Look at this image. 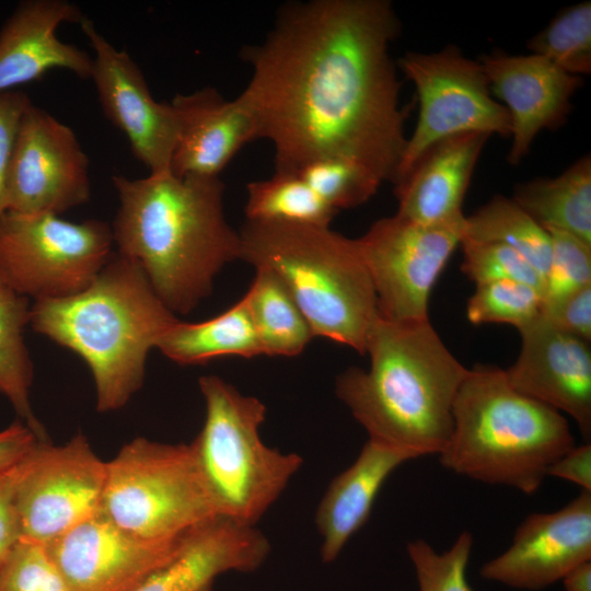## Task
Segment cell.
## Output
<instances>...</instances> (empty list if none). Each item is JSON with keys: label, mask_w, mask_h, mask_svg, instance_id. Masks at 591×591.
I'll return each mask as SVG.
<instances>
[{"label": "cell", "mask_w": 591, "mask_h": 591, "mask_svg": "<svg viewBox=\"0 0 591 591\" xmlns=\"http://www.w3.org/2000/svg\"><path fill=\"white\" fill-rule=\"evenodd\" d=\"M401 28L387 0L293 1L242 49L252 76L240 95L274 147L275 173L337 157L394 184L415 104L401 106L390 54Z\"/></svg>", "instance_id": "6da1fadb"}, {"label": "cell", "mask_w": 591, "mask_h": 591, "mask_svg": "<svg viewBox=\"0 0 591 591\" xmlns=\"http://www.w3.org/2000/svg\"><path fill=\"white\" fill-rule=\"evenodd\" d=\"M119 207L112 225L117 253L141 266L175 315L189 314L213 280L240 259V234L228 222L220 177H112Z\"/></svg>", "instance_id": "7a4b0ae2"}, {"label": "cell", "mask_w": 591, "mask_h": 591, "mask_svg": "<svg viewBox=\"0 0 591 591\" xmlns=\"http://www.w3.org/2000/svg\"><path fill=\"white\" fill-rule=\"evenodd\" d=\"M364 354L369 369L341 372L335 383L337 397L370 440L410 460L439 455L451 438L453 404L468 368L430 320L394 322L378 313Z\"/></svg>", "instance_id": "3957f363"}, {"label": "cell", "mask_w": 591, "mask_h": 591, "mask_svg": "<svg viewBox=\"0 0 591 591\" xmlns=\"http://www.w3.org/2000/svg\"><path fill=\"white\" fill-rule=\"evenodd\" d=\"M177 320L139 263L116 252L83 291L34 301L30 325L86 363L96 408L106 413L123 408L140 390L150 350Z\"/></svg>", "instance_id": "277c9868"}, {"label": "cell", "mask_w": 591, "mask_h": 591, "mask_svg": "<svg viewBox=\"0 0 591 591\" xmlns=\"http://www.w3.org/2000/svg\"><path fill=\"white\" fill-rule=\"evenodd\" d=\"M573 445L561 413L512 387L503 369L479 364L457 390L452 434L439 459L455 474L532 495Z\"/></svg>", "instance_id": "5b68a950"}, {"label": "cell", "mask_w": 591, "mask_h": 591, "mask_svg": "<svg viewBox=\"0 0 591 591\" xmlns=\"http://www.w3.org/2000/svg\"><path fill=\"white\" fill-rule=\"evenodd\" d=\"M239 234L240 259L282 280L314 337L364 355L378 305L356 239L329 227L250 220Z\"/></svg>", "instance_id": "8992f818"}, {"label": "cell", "mask_w": 591, "mask_h": 591, "mask_svg": "<svg viewBox=\"0 0 591 591\" xmlns=\"http://www.w3.org/2000/svg\"><path fill=\"white\" fill-rule=\"evenodd\" d=\"M205 401L204 426L190 443L219 517L255 526L303 464L297 453L264 443L266 406L221 378L198 381Z\"/></svg>", "instance_id": "52a82bcc"}, {"label": "cell", "mask_w": 591, "mask_h": 591, "mask_svg": "<svg viewBox=\"0 0 591 591\" xmlns=\"http://www.w3.org/2000/svg\"><path fill=\"white\" fill-rule=\"evenodd\" d=\"M100 510L143 541L169 542L219 517L190 444L138 437L109 462Z\"/></svg>", "instance_id": "ba28073f"}, {"label": "cell", "mask_w": 591, "mask_h": 591, "mask_svg": "<svg viewBox=\"0 0 591 591\" xmlns=\"http://www.w3.org/2000/svg\"><path fill=\"white\" fill-rule=\"evenodd\" d=\"M113 245L112 227L101 220L5 211L0 217V279L34 301L72 297L95 280Z\"/></svg>", "instance_id": "9c48e42d"}, {"label": "cell", "mask_w": 591, "mask_h": 591, "mask_svg": "<svg viewBox=\"0 0 591 591\" xmlns=\"http://www.w3.org/2000/svg\"><path fill=\"white\" fill-rule=\"evenodd\" d=\"M396 65L415 85L419 114L394 184L428 147L444 138L467 132L510 137L509 113L493 97L479 60L447 46L436 53H406Z\"/></svg>", "instance_id": "30bf717a"}, {"label": "cell", "mask_w": 591, "mask_h": 591, "mask_svg": "<svg viewBox=\"0 0 591 591\" xmlns=\"http://www.w3.org/2000/svg\"><path fill=\"white\" fill-rule=\"evenodd\" d=\"M463 223L424 225L395 213L356 239L380 316L394 322L429 320L431 291L461 244Z\"/></svg>", "instance_id": "8fae6325"}, {"label": "cell", "mask_w": 591, "mask_h": 591, "mask_svg": "<svg viewBox=\"0 0 591 591\" xmlns=\"http://www.w3.org/2000/svg\"><path fill=\"white\" fill-rule=\"evenodd\" d=\"M106 462L82 433L63 444L39 441L20 462L15 506L21 540L48 545L101 506Z\"/></svg>", "instance_id": "7c38bea8"}, {"label": "cell", "mask_w": 591, "mask_h": 591, "mask_svg": "<svg viewBox=\"0 0 591 591\" xmlns=\"http://www.w3.org/2000/svg\"><path fill=\"white\" fill-rule=\"evenodd\" d=\"M89 159L73 130L31 103L24 111L8 175V210L60 215L89 201Z\"/></svg>", "instance_id": "4fadbf2b"}, {"label": "cell", "mask_w": 591, "mask_h": 591, "mask_svg": "<svg viewBox=\"0 0 591 591\" xmlns=\"http://www.w3.org/2000/svg\"><path fill=\"white\" fill-rule=\"evenodd\" d=\"M93 51L91 78L102 109L128 139L134 155L150 173L170 172L177 120L170 102L153 99L130 55L117 49L84 18L80 23Z\"/></svg>", "instance_id": "5bb4252c"}, {"label": "cell", "mask_w": 591, "mask_h": 591, "mask_svg": "<svg viewBox=\"0 0 591 591\" xmlns=\"http://www.w3.org/2000/svg\"><path fill=\"white\" fill-rule=\"evenodd\" d=\"M188 535L169 542L143 541L99 509L46 548L69 591H132L169 563Z\"/></svg>", "instance_id": "9a60e30c"}, {"label": "cell", "mask_w": 591, "mask_h": 591, "mask_svg": "<svg viewBox=\"0 0 591 591\" xmlns=\"http://www.w3.org/2000/svg\"><path fill=\"white\" fill-rule=\"evenodd\" d=\"M591 559V491H581L561 509L529 514L511 545L480 568L490 581L541 590Z\"/></svg>", "instance_id": "2e32d148"}, {"label": "cell", "mask_w": 591, "mask_h": 591, "mask_svg": "<svg viewBox=\"0 0 591 591\" xmlns=\"http://www.w3.org/2000/svg\"><path fill=\"white\" fill-rule=\"evenodd\" d=\"M491 94L509 113L512 139L508 162L517 165L542 130L561 127L582 78L536 55L496 51L479 59Z\"/></svg>", "instance_id": "e0dca14e"}, {"label": "cell", "mask_w": 591, "mask_h": 591, "mask_svg": "<svg viewBox=\"0 0 591 591\" xmlns=\"http://www.w3.org/2000/svg\"><path fill=\"white\" fill-rule=\"evenodd\" d=\"M519 333L520 354L505 370L509 383L520 393L568 415L590 443V344L541 316Z\"/></svg>", "instance_id": "ac0fdd59"}, {"label": "cell", "mask_w": 591, "mask_h": 591, "mask_svg": "<svg viewBox=\"0 0 591 591\" xmlns=\"http://www.w3.org/2000/svg\"><path fill=\"white\" fill-rule=\"evenodd\" d=\"M170 104L177 120L170 166L176 176L219 177L246 143L258 139L256 118L241 95L225 100L204 88L176 94Z\"/></svg>", "instance_id": "d6986e66"}, {"label": "cell", "mask_w": 591, "mask_h": 591, "mask_svg": "<svg viewBox=\"0 0 591 591\" xmlns=\"http://www.w3.org/2000/svg\"><path fill=\"white\" fill-rule=\"evenodd\" d=\"M84 18L67 0L21 2L0 30V93L38 80L53 69L90 79L92 56L56 34L62 23L80 24Z\"/></svg>", "instance_id": "ffe728a7"}, {"label": "cell", "mask_w": 591, "mask_h": 591, "mask_svg": "<svg viewBox=\"0 0 591 591\" xmlns=\"http://www.w3.org/2000/svg\"><path fill=\"white\" fill-rule=\"evenodd\" d=\"M490 136L460 134L428 147L394 184L397 215L424 225L462 222V207L482 150Z\"/></svg>", "instance_id": "44dd1931"}, {"label": "cell", "mask_w": 591, "mask_h": 591, "mask_svg": "<svg viewBox=\"0 0 591 591\" xmlns=\"http://www.w3.org/2000/svg\"><path fill=\"white\" fill-rule=\"evenodd\" d=\"M269 552V541L256 526L217 517L192 532L181 551L132 591H210L217 577L252 571Z\"/></svg>", "instance_id": "7402d4cb"}, {"label": "cell", "mask_w": 591, "mask_h": 591, "mask_svg": "<svg viewBox=\"0 0 591 591\" xmlns=\"http://www.w3.org/2000/svg\"><path fill=\"white\" fill-rule=\"evenodd\" d=\"M409 460L405 453L368 439L355 462L332 479L315 514L323 561L338 557L367 522L389 476Z\"/></svg>", "instance_id": "603a6c76"}, {"label": "cell", "mask_w": 591, "mask_h": 591, "mask_svg": "<svg viewBox=\"0 0 591 591\" xmlns=\"http://www.w3.org/2000/svg\"><path fill=\"white\" fill-rule=\"evenodd\" d=\"M157 348L183 366L227 356H264L245 294L231 308L207 321L187 323L177 320Z\"/></svg>", "instance_id": "cb8c5ba5"}, {"label": "cell", "mask_w": 591, "mask_h": 591, "mask_svg": "<svg viewBox=\"0 0 591 591\" xmlns=\"http://www.w3.org/2000/svg\"><path fill=\"white\" fill-rule=\"evenodd\" d=\"M512 199L545 229L591 243V157L586 154L553 178L517 185Z\"/></svg>", "instance_id": "d4e9b609"}, {"label": "cell", "mask_w": 591, "mask_h": 591, "mask_svg": "<svg viewBox=\"0 0 591 591\" xmlns=\"http://www.w3.org/2000/svg\"><path fill=\"white\" fill-rule=\"evenodd\" d=\"M245 297L263 355L298 356L314 337L288 288L271 270L256 268Z\"/></svg>", "instance_id": "484cf974"}, {"label": "cell", "mask_w": 591, "mask_h": 591, "mask_svg": "<svg viewBox=\"0 0 591 591\" xmlns=\"http://www.w3.org/2000/svg\"><path fill=\"white\" fill-rule=\"evenodd\" d=\"M30 316L28 299L0 279V393L10 401L21 421L40 440H47L30 399L33 362L23 337Z\"/></svg>", "instance_id": "4316f807"}, {"label": "cell", "mask_w": 591, "mask_h": 591, "mask_svg": "<svg viewBox=\"0 0 591 591\" xmlns=\"http://www.w3.org/2000/svg\"><path fill=\"white\" fill-rule=\"evenodd\" d=\"M462 240L510 247L538 273L544 289L552 253L551 235L512 198L494 196L474 213L465 216Z\"/></svg>", "instance_id": "83f0119b"}, {"label": "cell", "mask_w": 591, "mask_h": 591, "mask_svg": "<svg viewBox=\"0 0 591 591\" xmlns=\"http://www.w3.org/2000/svg\"><path fill=\"white\" fill-rule=\"evenodd\" d=\"M246 220L329 227L337 211L297 174L274 173L246 185Z\"/></svg>", "instance_id": "f1b7e54d"}, {"label": "cell", "mask_w": 591, "mask_h": 591, "mask_svg": "<svg viewBox=\"0 0 591 591\" xmlns=\"http://www.w3.org/2000/svg\"><path fill=\"white\" fill-rule=\"evenodd\" d=\"M528 47L570 74H590L591 2L564 8L529 40Z\"/></svg>", "instance_id": "f546056e"}, {"label": "cell", "mask_w": 591, "mask_h": 591, "mask_svg": "<svg viewBox=\"0 0 591 591\" xmlns=\"http://www.w3.org/2000/svg\"><path fill=\"white\" fill-rule=\"evenodd\" d=\"M542 292L528 283L498 280L476 285L466 304L467 320L475 325L500 323L526 327L541 316Z\"/></svg>", "instance_id": "4dcf8cb0"}, {"label": "cell", "mask_w": 591, "mask_h": 591, "mask_svg": "<svg viewBox=\"0 0 591 591\" xmlns=\"http://www.w3.org/2000/svg\"><path fill=\"white\" fill-rule=\"evenodd\" d=\"M297 175L337 212L364 204L382 184L362 165L337 157L312 161Z\"/></svg>", "instance_id": "1f68e13d"}, {"label": "cell", "mask_w": 591, "mask_h": 591, "mask_svg": "<svg viewBox=\"0 0 591 591\" xmlns=\"http://www.w3.org/2000/svg\"><path fill=\"white\" fill-rule=\"evenodd\" d=\"M472 547L473 536L467 531L442 553L422 538L408 542L407 553L416 570L419 591H473L466 578Z\"/></svg>", "instance_id": "d6a6232c"}, {"label": "cell", "mask_w": 591, "mask_h": 591, "mask_svg": "<svg viewBox=\"0 0 591 591\" xmlns=\"http://www.w3.org/2000/svg\"><path fill=\"white\" fill-rule=\"evenodd\" d=\"M461 270L475 285L514 280L537 288L543 294V279L532 265L510 247L490 242L462 240Z\"/></svg>", "instance_id": "836d02e7"}, {"label": "cell", "mask_w": 591, "mask_h": 591, "mask_svg": "<svg viewBox=\"0 0 591 591\" xmlns=\"http://www.w3.org/2000/svg\"><path fill=\"white\" fill-rule=\"evenodd\" d=\"M546 230L551 235L552 253L543 303L591 285V243L565 231Z\"/></svg>", "instance_id": "e575fe53"}, {"label": "cell", "mask_w": 591, "mask_h": 591, "mask_svg": "<svg viewBox=\"0 0 591 591\" xmlns=\"http://www.w3.org/2000/svg\"><path fill=\"white\" fill-rule=\"evenodd\" d=\"M0 591H69L45 545L20 540L0 567Z\"/></svg>", "instance_id": "d590c367"}, {"label": "cell", "mask_w": 591, "mask_h": 591, "mask_svg": "<svg viewBox=\"0 0 591 591\" xmlns=\"http://www.w3.org/2000/svg\"><path fill=\"white\" fill-rule=\"evenodd\" d=\"M541 317L561 332L591 341V285L543 303Z\"/></svg>", "instance_id": "8d00e7d4"}, {"label": "cell", "mask_w": 591, "mask_h": 591, "mask_svg": "<svg viewBox=\"0 0 591 591\" xmlns=\"http://www.w3.org/2000/svg\"><path fill=\"white\" fill-rule=\"evenodd\" d=\"M31 103L23 92L0 93V217L8 210V175L19 124Z\"/></svg>", "instance_id": "74e56055"}, {"label": "cell", "mask_w": 591, "mask_h": 591, "mask_svg": "<svg viewBox=\"0 0 591 591\" xmlns=\"http://www.w3.org/2000/svg\"><path fill=\"white\" fill-rule=\"evenodd\" d=\"M20 462L0 473V567L15 544L21 540L15 506V489Z\"/></svg>", "instance_id": "f35d334b"}, {"label": "cell", "mask_w": 591, "mask_h": 591, "mask_svg": "<svg viewBox=\"0 0 591 591\" xmlns=\"http://www.w3.org/2000/svg\"><path fill=\"white\" fill-rule=\"evenodd\" d=\"M547 476L573 483L582 491H591V444L573 445L549 467Z\"/></svg>", "instance_id": "ab89813d"}, {"label": "cell", "mask_w": 591, "mask_h": 591, "mask_svg": "<svg viewBox=\"0 0 591 591\" xmlns=\"http://www.w3.org/2000/svg\"><path fill=\"white\" fill-rule=\"evenodd\" d=\"M40 440L23 421L0 431V473L23 460Z\"/></svg>", "instance_id": "60d3db41"}, {"label": "cell", "mask_w": 591, "mask_h": 591, "mask_svg": "<svg viewBox=\"0 0 591 591\" xmlns=\"http://www.w3.org/2000/svg\"><path fill=\"white\" fill-rule=\"evenodd\" d=\"M563 580L566 591H591L590 560L572 568Z\"/></svg>", "instance_id": "b9f144b4"}]
</instances>
